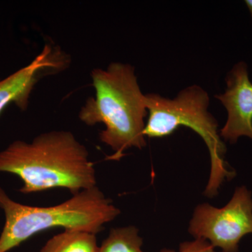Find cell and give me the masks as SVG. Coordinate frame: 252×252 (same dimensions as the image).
Listing matches in <instances>:
<instances>
[{
    "label": "cell",
    "mask_w": 252,
    "mask_h": 252,
    "mask_svg": "<svg viewBox=\"0 0 252 252\" xmlns=\"http://www.w3.org/2000/svg\"><path fill=\"white\" fill-rule=\"evenodd\" d=\"M3 172L23 181V194L63 188L74 195L97 184L89 151L67 130L43 132L29 142L14 141L0 152Z\"/></svg>",
    "instance_id": "1"
},
{
    "label": "cell",
    "mask_w": 252,
    "mask_h": 252,
    "mask_svg": "<svg viewBox=\"0 0 252 252\" xmlns=\"http://www.w3.org/2000/svg\"><path fill=\"white\" fill-rule=\"evenodd\" d=\"M95 94L89 97L79 113L89 126L103 124L99 140L114 151L109 158L119 160L127 149H142L147 145L144 130L148 114L142 94L130 64L112 63L107 69L96 68L91 73Z\"/></svg>",
    "instance_id": "2"
},
{
    "label": "cell",
    "mask_w": 252,
    "mask_h": 252,
    "mask_svg": "<svg viewBox=\"0 0 252 252\" xmlns=\"http://www.w3.org/2000/svg\"><path fill=\"white\" fill-rule=\"evenodd\" d=\"M0 209L5 216L0 235V252H8L50 228L86 230L96 235L121 213L97 186L81 190L64 203L51 207L18 203L0 187Z\"/></svg>",
    "instance_id": "3"
},
{
    "label": "cell",
    "mask_w": 252,
    "mask_h": 252,
    "mask_svg": "<svg viewBox=\"0 0 252 252\" xmlns=\"http://www.w3.org/2000/svg\"><path fill=\"white\" fill-rule=\"evenodd\" d=\"M148 119L144 135L161 138L173 133L180 126L193 130L206 144L210 153L211 169L205 195L212 198L219 193L225 180L235 177L225 160L226 147L218 132V123L209 112L210 97L200 86H189L174 99L159 94H145Z\"/></svg>",
    "instance_id": "4"
},
{
    "label": "cell",
    "mask_w": 252,
    "mask_h": 252,
    "mask_svg": "<svg viewBox=\"0 0 252 252\" xmlns=\"http://www.w3.org/2000/svg\"><path fill=\"white\" fill-rule=\"evenodd\" d=\"M189 231L222 252H238L245 235L252 234V193L245 187L235 189L228 203L221 208L203 203L196 207Z\"/></svg>",
    "instance_id": "5"
},
{
    "label": "cell",
    "mask_w": 252,
    "mask_h": 252,
    "mask_svg": "<svg viewBox=\"0 0 252 252\" xmlns=\"http://www.w3.org/2000/svg\"><path fill=\"white\" fill-rule=\"evenodd\" d=\"M69 61L60 48L46 44L30 64L0 81V114L11 104L20 110H27L36 84L44 76L65 69Z\"/></svg>",
    "instance_id": "6"
},
{
    "label": "cell",
    "mask_w": 252,
    "mask_h": 252,
    "mask_svg": "<svg viewBox=\"0 0 252 252\" xmlns=\"http://www.w3.org/2000/svg\"><path fill=\"white\" fill-rule=\"evenodd\" d=\"M226 89L216 95L228 113L226 123L220 129L221 139L235 144L240 137L252 140V83L248 65L240 61L233 66L225 78Z\"/></svg>",
    "instance_id": "7"
},
{
    "label": "cell",
    "mask_w": 252,
    "mask_h": 252,
    "mask_svg": "<svg viewBox=\"0 0 252 252\" xmlns=\"http://www.w3.org/2000/svg\"><path fill=\"white\" fill-rule=\"evenodd\" d=\"M38 252H99L96 235L77 229H64L48 240Z\"/></svg>",
    "instance_id": "8"
},
{
    "label": "cell",
    "mask_w": 252,
    "mask_h": 252,
    "mask_svg": "<svg viewBox=\"0 0 252 252\" xmlns=\"http://www.w3.org/2000/svg\"><path fill=\"white\" fill-rule=\"evenodd\" d=\"M142 245L143 240L136 227L113 228L99 247V252H145Z\"/></svg>",
    "instance_id": "9"
},
{
    "label": "cell",
    "mask_w": 252,
    "mask_h": 252,
    "mask_svg": "<svg viewBox=\"0 0 252 252\" xmlns=\"http://www.w3.org/2000/svg\"><path fill=\"white\" fill-rule=\"evenodd\" d=\"M215 249L207 240L195 238L192 241L185 242L181 244L178 252L164 249L160 252H216Z\"/></svg>",
    "instance_id": "10"
},
{
    "label": "cell",
    "mask_w": 252,
    "mask_h": 252,
    "mask_svg": "<svg viewBox=\"0 0 252 252\" xmlns=\"http://www.w3.org/2000/svg\"><path fill=\"white\" fill-rule=\"evenodd\" d=\"M245 4H246L247 7L250 11V16L252 18V0H245Z\"/></svg>",
    "instance_id": "11"
}]
</instances>
